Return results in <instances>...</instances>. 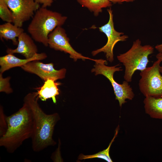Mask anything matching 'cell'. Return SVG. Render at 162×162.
<instances>
[{"label":"cell","instance_id":"cell-16","mask_svg":"<svg viewBox=\"0 0 162 162\" xmlns=\"http://www.w3.org/2000/svg\"><path fill=\"white\" fill-rule=\"evenodd\" d=\"M82 7L87 8L93 12L95 16L98 15L102 11V8L112 6V3L109 0H77Z\"/></svg>","mask_w":162,"mask_h":162},{"label":"cell","instance_id":"cell-1","mask_svg":"<svg viewBox=\"0 0 162 162\" xmlns=\"http://www.w3.org/2000/svg\"><path fill=\"white\" fill-rule=\"evenodd\" d=\"M37 92L29 93L25 97L23 102L29 106L33 120L34 129L31 137L32 147L35 152L42 151L56 142L52 139L55 126L59 119L56 113L47 114L40 108L38 102Z\"/></svg>","mask_w":162,"mask_h":162},{"label":"cell","instance_id":"cell-12","mask_svg":"<svg viewBox=\"0 0 162 162\" xmlns=\"http://www.w3.org/2000/svg\"><path fill=\"white\" fill-rule=\"evenodd\" d=\"M47 57V55L44 52L38 53L31 58L25 59L19 58L14 54L8 53L0 57V72L2 74L12 68L21 67L30 61L43 60Z\"/></svg>","mask_w":162,"mask_h":162},{"label":"cell","instance_id":"cell-20","mask_svg":"<svg viewBox=\"0 0 162 162\" xmlns=\"http://www.w3.org/2000/svg\"><path fill=\"white\" fill-rule=\"evenodd\" d=\"M6 116L4 114L3 107H0V136H2L5 133L7 129Z\"/></svg>","mask_w":162,"mask_h":162},{"label":"cell","instance_id":"cell-21","mask_svg":"<svg viewBox=\"0 0 162 162\" xmlns=\"http://www.w3.org/2000/svg\"><path fill=\"white\" fill-rule=\"evenodd\" d=\"M36 2L42 4V7L47 8L50 6L55 0H34Z\"/></svg>","mask_w":162,"mask_h":162},{"label":"cell","instance_id":"cell-22","mask_svg":"<svg viewBox=\"0 0 162 162\" xmlns=\"http://www.w3.org/2000/svg\"><path fill=\"white\" fill-rule=\"evenodd\" d=\"M112 3L121 4L124 2H132L135 0H109Z\"/></svg>","mask_w":162,"mask_h":162},{"label":"cell","instance_id":"cell-23","mask_svg":"<svg viewBox=\"0 0 162 162\" xmlns=\"http://www.w3.org/2000/svg\"><path fill=\"white\" fill-rule=\"evenodd\" d=\"M155 48L159 52H162V44L157 45L155 46Z\"/></svg>","mask_w":162,"mask_h":162},{"label":"cell","instance_id":"cell-4","mask_svg":"<svg viewBox=\"0 0 162 162\" xmlns=\"http://www.w3.org/2000/svg\"><path fill=\"white\" fill-rule=\"evenodd\" d=\"M154 48L150 45L142 46L141 41L137 39L134 41L131 47L126 52L117 56L118 60L125 67L124 76L125 80L132 81L136 71L144 70L149 62L148 57L154 52Z\"/></svg>","mask_w":162,"mask_h":162},{"label":"cell","instance_id":"cell-9","mask_svg":"<svg viewBox=\"0 0 162 162\" xmlns=\"http://www.w3.org/2000/svg\"><path fill=\"white\" fill-rule=\"evenodd\" d=\"M48 46L56 50H59L67 53L70 57L75 61L78 59L83 60L90 59L95 61V59L83 56L76 51L69 43V39L68 37L65 30L62 26L56 27L49 35Z\"/></svg>","mask_w":162,"mask_h":162},{"label":"cell","instance_id":"cell-8","mask_svg":"<svg viewBox=\"0 0 162 162\" xmlns=\"http://www.w3.org/2000/svg\"><path fill=\"white\" fill-rule=\"evenodd\" d=\"M7 4L12 13L13 23L21 27L40 8V4L34 0H7Z\"/></svg>","mask_w":162,"mask_h":162},{"label":"cell","instance_id":"cell-11","mask_svg":"<svg viewBox=\"0 0 162 162\" xmlns=\"http://www.w3.org/2000/svg\"><path fill=\"white\" fill-rule=\"evenodd\" d=\"M32 37L24 32L18 38V44L15 49L8 48L7 54L19 53L23 56L25 58L33 57L38 53V49Z\"/></svg>","mask_w":162,"mask_h":162},{"label":"cell","instance_id":"cell-24","mask_svg":"<svg viewBox=\"0 0 162 162\" xmlns=\"http://www.w3.org/2000/svg\"><path fill=\"white\" fill-rule=\"evenodd\" d=\"M157 60H159L161 62H162V52H159L156 56Z\"/></svg>","mask_w":162,"mask_h":162},{"label":"cell","instance_id":"cell-19","mask_svg":"<svg viewBox=\"0 0 162 162\" xmlns=\"http://www.w3.org/2000/svg\"><path fill=\"white\" fill-rule=\"evenodd\" d=\"M11 77L10 76L4 78L2 74L0 73V92H4L7 94L11 93L13 90L11 87L10 80Z\"/></svg>","mask_w":162,"mask_h":162},{"label":"cell","instance_id":"cell-17","mask_svg":"<svg viewBox=\"0 0 162 162\" xmlns=\"http://www.w3.org/2000/svg\"><path fill=\"white\" fill-rule=\"evenodd\" d=\"M118 126L116 130L115 134L113 139L109 144L108 146L106 149L93 155H85L83 154H81L79 156V159L82 160L98 158L104 159L109 162H112L113 161L111 159L110 155V150L112 144L118 134Z\"/></svg>","mask_w":162,"mask_h":162},{"label":"cell","instance_id":"cell-3","mask_svg":"<svg viewBox=\"0 0 162 162\" xmlns=\"http://www.w3.org/2000/svg\"><path fill=\"white\" fill-rule=\"evenodd\" d=\"M67 18L60 13L41 7L35 13L27 31L34 40L47 46L49 34L56 27L62 26Z\"/></svg>","mask_w":162,"mask_h":162},{"label":"cell","instance_id":"cell-5","mask_svg":"<svg viewBox=\"0 0 162 162\" xmlns=\"http://www.w3.org/2000/svg\"><path fill=\"white\" fill-rule=\"evenodd\" d=\"M94 62V68L92 70V72H95L96 75H102L109 80L113 87L116 99L118 101L120 107L127 102L126 99L132 100L134 97V94L128 82L124 80L122 84H120L113 78L114 73L122 70L121 67H117L119 64L108 66L105 64L106 60L102 59H95Z\"/></svg>","mask_w":162,"mask_h":162},{"label":"cell","instance_id":"cell-18","mask_svg":"<svg viewBox=\"0 0 162 162\" xmlns=\"http://www.w3.org/2000/svg\"><path fill=\"white\" fill-rule=\"evenodd\" d=\"M0 17L6 22H13L12 13L8 6L7 0H0Z\"/></svg>","mask_w":162,"mask_h":162},{"label":"cell","instance_id":"cell-15","mask_svg":"<svg viewBox=\"0 0 162 162\" xmlns=\"http://www.w3.org/2000/svg\"><path fill=\"white\" fill-rule=\"evenodd\" d=\"M11 23L6 22L0 25V39L11 40L14 45H17L18 41L17 38L24 32V30L22 27Z\"/></svg>","mask_w":162,"mask_h":162},{"label":"cell","instance_id":"cell-6","mask_svg":"<svg viewBox=\"0 0 162 162\" xmlns=\"http://www.w3.org/2000/svg\"><path fill=\"white\" fill-rule=\"evenodd\" d=\"M161 62L157 60L153 65L141 71L139 89L145 97L162 96V75L160 72Z\"/></svg>","mask_w":162,"mask_h":162},{"label":"cell","instance_id":"cell-2","mask_svg":"<svg viewBox=\"0 0 162 162\" xmlns=\"http://www.w3.org/2000/svg\"><path fill=\"white\" fill-rule=\"evenodd\" d=\"M7 129L0 138V146L14 153L26 140L31 138L34 125L31 111L24 102L22 107L13 114L6 116Z\"/></svg>","mask_w":162,"mask_h":162},{"label":"cell","instance_id":"cell-14","mask_svg":"<svg viewBox=\"0 0 162 162\" xmlns=\"http://www.w3.org/2000/svg\"><path fill=\"white\" fill-rule=\"evenodd\" d=\"M51 79L44 81L43 85L38 91L37 93L38 98L43 101H46L48 99L51 98L53 102H56V97L59 94L58 86L59 83Z\"/></svg>","mask_w":162,"mask_h":162},{"label":"cell","instance_id":"cell-10","mask_svg":"<svg viewBox=\"0 0 162 162\" xmlns=\"http://www.w3.org/2000/svg\"><path fill=\"white\" fill-rule=\"evenodd\" d=\"M21 68L26 72L37 75L44 81L48 79L56 81L63 79L66 72L64 68L56 70L52 63L45 64L38 60L30 61Z\"/></svg>","mask_w":162,"mask_h":162},{"label":"cell","instance_id":"cell-13","mask_svg":"<svg viewBox=\"0 0 162 162\" xmlns=\"http://www.w3.org/2000/svg\"><path fill=\"white\" fill-rule=\"evenodd\" d=\"M145 97L143 103L146 113L152 118L162 119V96Z\"/></svg>","mask_w":162,"mask_h":162},{"label":"cell","instance_id":"cell-25","mask_svg":"<svg viewBox=\"0 0 162 162\" xmlns=\"http://www.w3.org/2000/svg\"><path fill=\"white\" fill-rule=\"evenodd\" d=\"M160 73L162 74V64L161 66H160Z\"/></svg>","mask_w":162,"mask_h":162},{"label":"cell","instance_id":"cell-7","mask_svg":"<svg viewBox=\"0 0 162 162\" xmlns=\"http://www.w3.org/2000/svg\"><path fill=\"white\" fill-rule=\"evenodd\" d=\"M109 14V19L106 24L98 28L100 31L104 33L107 38L106 44L100 49L92 52L93 56H94L98 53L103 52L106 54L107 60L111 62L114 60L113 49L116 44L119 41H126L128 38L127 35H124L122 32L117 31L115 29L113 21V14L111 8L107 9Z\"/></svg>","mask_w":162,"mask_h":162}]
</instances>
